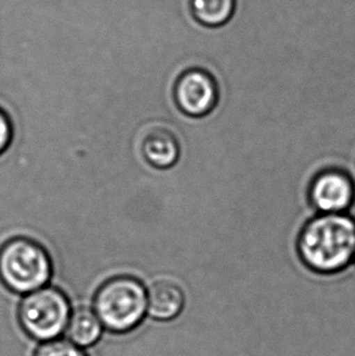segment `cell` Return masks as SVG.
I'll use <instances>...</instances> for the list:
<instances>
[{
    "instance_id": "1",
    "label": "cell",
    "mask_w": 355,
    "mask_h": 356,
    "mask_svg": "<svg viewBox=\"0 0 355 356\" xmlns=\"http://www.w3.org/2000/svg\"><path fill=\"white\" fill-rule=\"evenodd\" d=\"M303 263L319 274H335L355 258V219L345 213L320 214L303 227L297 241Z\"/></svg>"
},
{
    "instance_id": "2",
    "label": "cell",
    "mask_w": 355,
    "mask_h": 356,
    "mask_svg": "<svg viewBox=\"0 0 355 356\" xmlns=\"http://www.w3.org/2000/svg\"><path fill=\"white\" fill-rule=\"evenodd\" d=\"M93 310L109 332H132L148 314V291L133 276H116L96 291Z\"/></svg>"
},
{
    "instance_id": "3",
    "label": "cell",
    "mask_w": 355,
    "mask_h": 356,
    "mask_svg": "<svg viewBox=\"0 0 355 356\" xmlns=\"http://www.w3.org/2000/svg\"><path fill=\"white\" fill-rule=\"evenodd\" d=\"M53 276V261L43 245L29 237H14L0 247V281L10 292L32 293Z\"/></svg>"
},
{
    "instance_id": "4",
    "label": "cell",
    "mask_w": 355,
    "mask_h": 356,
    "mask_svg": "<svg viewBox=\"0 0 355 356\" xmlns=\"http://www.w3.org/2000/svg\"><path fill=\"white\" fill-rule=\"evenodd\" d=\"M71 314L68 296L61 289L45 286L24 296L19 321L24 332L36 342H52L66 332Z\"/></svg>"
},
{
    "instance_id": "5",
    "label": "cell",
    "mask_w": 355,
    "mask_h": 356,
    "mask_svg": "<svg viewBox=\"0 0 355 356\" xmlns=\"http://www.w3.org/2000/svg\"><path fill=\"white\" fill-rule=\"evenodd\" d=\"M219 92L216 79L202 68H190L182 73L174 86V100L187 116L201 118L216 106Z\"/></svg>"
},
{
    "instance_id": "6",
    "label": "cell",
    "mask_w": 355,
    "mask_h": 356,
    "mask_svg": "<svg viewBox=\"0 0 355 356\" xmlns=\"http://www.w3.org/2000/svg\"><path fill=\"white\" fill-rule=\"evenodd\" d=\"M354 198V183L341 169L322 170L309 186V200L320 214L345 213L353 204Z\"/></svg>"
},
{
    "instance_id": "7",
    "label": "cell",
    "mask_w": 355,
    "mask_h": 356,
    "mask_svg": "<svg viewBox=\"0 0 355 356\" xmlns=\"http://www.w3.org/2000/svg\"><path fill=\"white\" fill-rule=\"evenodd\" d=\"M185 294L182 287L169 280L151 284L148 291V314L157 321H169L182 313Z\"/></svg>"
},
{
    "instance_id": "8",
    "label": "cell",
    "mask_w": 355,
    "mask_h": 356,
    "mask_svg": "<svg viewBox=\"0 0 355 356\" xmlns=\"http://www.w3.org/2000/svg\"><path fill=\"white\" fill-rule=\"evenodd\" d=\"M143 154L148 163L155 168L173 167L180 157L177 136L167 128H152L143 140Z\"/></svg>"
},
{
    "instance_id": "9",
    "label": "cell",
    "mask_w": 355,
    "mask_h": 356,
    "mask_svg": "<svg viewBox=\"0 0 355 356\" xmlns=\"http://www.w3.org/2000/svg\"><path fill=\"white\" fill-rule=\"evenodd\" d=\"M104 326L95 312L88 307H78L73 310L66 328V338L74 346L90 348L100 341Z\"/></svg>"
},
{
    "instance_id": "10",
    "label": "cell",
    "mask_w": 355,
    "mask_h": 356,
    "mask_svg": "<svg viewBox=\"0 0 355 356\" xmlns=\"http://www.w3.org/2000/svg\"><path fill=\"white\" fill-rule=\"evenodd\" d=\"M237 0H189V9L198 24L216 29L228 24L235 15Z\"/></svg>"
},
{
    "instance_id": "11",
    "label": "cell",
    "mask_w": 355,
    "mask_h": 356,
    "mask_svg": "<svg viewBox=\"0 0 355 356\" xmlns=\"http://www.w3.org/2000/svg\"><path fill=\"white\" fill-rule=\"evenodd\" d=\"M33 356H88L82 348L74 346L68 339H55L42 343Z\"/></svg>"
},
{
    "instance_id": "12",
    "label": "cell",
    "mask_w": 355,
    "mask_h": 356,
    "mask_svg": "<svg viewBox=\"0 0 355 356\" xmlns=\"http://www.w3.org/2000/svg\"><path fill=\"white\" fill-rule=\"evenodd\" d=\"M13 123L9 116L0 108V154L9 147L13 140Z\"/></svg>"
}]
</instances>
